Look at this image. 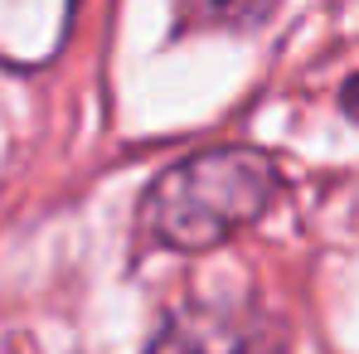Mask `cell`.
I'll use <instances>...</instances> for the list:
<instances>
[{
	"instance_id": "cell-1",
	"label": "cell",
	"mask_w": 359,
	"mask_h": 354,
	"mask_svg": "<svg viewBox=\"0 0 359 354\" xmlns=\"http://www.w3.org/2000/svg\"><path fill=\"white\" fill-rule=\"evenodd\" d=\"M282 194V170L252 146H214L165 165L141 194V233L165 252H214Z\"/></svg>"
},
{
	"instance_id": "cell-2",
	"label": "cell",
	"mask_w": 359,
	"mask_h": 354,
	"mask_svg": "<svg viewBox=\"0 0 359 354\" xmlns=\"http://www.w3.org/2000/svg\"><path fill=\"white\" fill-rule=\"evenodd\" d=\"M257 311L238 292L189 296L156 325L146 354H248Z\"/></svg>"
},
{
	"instance_id": "cell-3",
	"label": "cell",
	"mask_w": 359,
	"mask_h": 354,
	"mask_svg": "<svg viewBox=\"0 0 359 354\" xmlns=\"http://www.w3.org/2000/svg\"><path fill=\"white\" fill-rule=\"evenodd\" d=\"M68 25H73V5L0 0V63H10V68H44L63 49Z\"/></svg>"
},
{
	"instance_id": "cell-4",
	"label": "cell",
	"mask_w": 359,
	"mask_h": 354,
	"mask_svg": "<svg viewBox=\"0 0 359 354\" xmlns=\"http://www.w3.org/2000/svg\"><path fill=\"white\" fill-rule=\"evenodd\" d=\"M194 25H262L272 15V5H189L184 10Z\"/></svg>"
},
{
	"instance_id": "cell-5",
	"label": "cell",
	"mask_w": 359,
	"mask_h": 354,
	"mask_svg": "<svg viewBox=\"0 0 359 354\" xmlns=\"http://www.w3.org/2000/svg\"><path fill=\"white\" fill-rule=\"evenodd\" d=\"M340 107H345L350 117H359V78H350V83H345V93H340Z\"/></svg>"
}]
</instances>
